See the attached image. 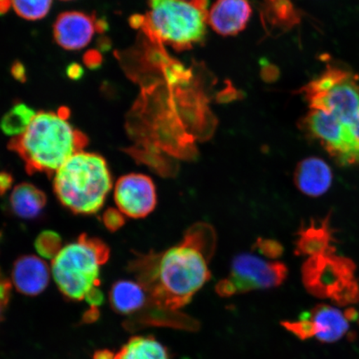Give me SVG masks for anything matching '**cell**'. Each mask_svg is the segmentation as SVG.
Returning a JSON list of instances; mask_svg holds the SVG:
<instances>
[{
	"label": "cell",
	"instance_id": "obj_1",
	"mask_svg": "<svg viewBox=\"0 0 359 359\" xmlns=\"http://www.w3.org/2000/svg\"><path fill=\"white\" fill-rule=\"evenodd\" d=\"M217 241L212 226L196 223L178 245L163 252L138 254L129 268L157 306L178 311L210 280L208 264Z\"/></svg>",
	"mask_w": 359,
	"mask_h": 359
},
{
	"label": "cell",
	"instance_id": "obj_2",
	"mask_svg": "<svg viewBox=\"0 0 359 359\" xmlns=\"http://www.w3.org/2000/svg\"><path fill=\"white\" fill-rule=\"evenodd\" d=\"M69 116L67 107L39 111L26 131L8 142V149L19 155L28 174L51 177L88 145L86 135L73 127Z\"/></svg>",
	"mask_w": 359,
	"mask_h": 359
},
{
	"label": "cell",
	"instance_id": "obj_3",
	"mask_svg": "<svg viewBox=\"0 0 359 359\" xmlns=\"http://www.w3.org/2000/svg\"><path fill=\"white\" fill-rule=\"evenodd\" d=\"M112 187L107 161L100 155L79 151L57 170L53 191L72 212L93 215L100 212Z\"/></svg>",
	"mask_w": 359,
	"mask_h": 359
},
{
	"label": "cell",
	"instance_id": "obj_4",
	"mask_svg": "<svg viewBox=\"0 0 359 359\" xmlns=\"http://www.w3.org/2000/svg\"><path fill=\"white\" fill-rule=\"evenodd\" d=\"M150 11L140 28L151 40L178 51L200 43L205 35L208 0H147Z\"/></svg>",
	"mask_w": 359,
	"mask_h": 359
},
{
	"label": "cell",
	"instance_id": "obj_5",
	"mask_svg": "<svg viewBox=\"0 0 359 359\" xmlns=\"http://www.w3.org/2000/svg\"><path fill=\"white\" fill-rule=\"evenodd\" d=\"M104 242L86 234L62 248L52 262L56 285L66 298L82 300L100 285V269L109 259Z\"/></svg>",
	"mask_w": 359,
	"mask_h": 359
},
{
	"label": "cell",
	"instance_id": "obj_6",
	"mask_svg": "<svg viewBox=\"0 0 359 359\" xmlns=\"http://www.w3.org/2000/svg\"><path fill=\"white\" fill-rule=\"evenodd\" d=\"M355 266L348 259L339 257L335 248L309 257L303 264L305 288L318 298L330 299L347 305L359 299V284L354 277Z\"/></svg>",
	"mask_w": 359,
	"mask_h": 359
},
{
	"label": "cell",
	"instance_id": "obj_7",
	"mask_svg": "<svg viewBox=\"0 0 359 359\" xmlns=\"http://www.w3.org/2000/svg\"><path fill=\"white\" fill-rule=\"evenodd\" d=\"M311 109L338 116L359 128L358 78L346 69L327 66L320 77L302 89Z\"/></svg>",
	"mask_w": 359,
	"mask_h": 359
},
{
	"label": "cell",
	"instance_id": "obj_8",
	"mask_svg": "<svg viewBox=\"0 0 359 359\" xmlns=\"http://www.w3.org/2000/svg\"><path fill=\"white\" fill-rule=\"evenodd\" d=\"M341 167L359 163V128L325 111L311 109L299 124Z\"/></svg>",
	"mask_w": 359,
	"mask_h": 359
},
{
	"label": "cell",
	"instance_id": "obj_9",
	"mask_svg": "<svg viewBox=\"0 0 359 359\" xmlns=\"http://www.w3.org/2000/svg\"><path fill=\"white\" fill-rule=\"evenodd\" d=\"M288 272L284 263L268 262L252 254H240L232 260L229 276L215 285V291L222 297H231L250 291L276 288L284 283Z\"/></svg>",
	"mask_w": 359,
	"mask_h": 359
},
{
	"label": "cell",
	"instance_id": "obj_10",
	"mask_svg": "<svg viewBox=\"0 0 359 359\" xmlns=\"http://www.w3.org/2000/svg\"><path fill=\"white\" fill-rule=\"evenodd\" d=\"M114 199L123 215L134 219L145 218L156 206L155 184L144 174L125 175L116 183Z\"/></svg>",
	"mask_w": 359,
	"mask_h": 359
},
{
	"label": "cell",
	"instance_id": "obj_11",
	"mask_svg": "<svg viewBox=\"0 0 359 359\" xmlns=\"http://www.w3.org/2000/svg\"><path fill=\"white\" fill-rule=\"evenodd\" d=\"M97 33V17L80 11H67L53 25V38L62 48L77 51L88 46Z\"/></svg>",
	"mask_w": 359,
	"mask_h": 359
},
{
	"label": "cell",
	"instance_id": "obj_12",
	"mask_svg": "<svg viewBox=\"0 0 359 359\" xmlns=\"http://www.w3.org/2000/svg\"><path fill=\"white\" fill-rule=\"evenodd\" d=\"M300 318L304 321L308 339L313 337L323 343L332 344L342 339L349 329L348 320L330 305L318 304Z\"/></svg>",
	"mask_w": 359,
	"mask_h": 359
},
{
	"label": "cell",
	"instance_id": "obj_13",
	"mask_svg": "<svg viewBox=\"0 0 359 359\" xmlns=\"http://www.w3.org/2000/svg\"><path fill=\"white\" fill-rule=\"evenodd\" d=\"M252 15L248 0H217L208 13V24L215 33L233 36L245 29Z\"/></svg>",
	"mask_w": 359,
	"mask_h": 359
},
{
	"label": "cell",
	"instance_id": "obj_14",
	"mask_svg": "<svg viewBox=\"0 0 359 359\" xmlns=\"http://www.w3.org/2000/svg\"><path fill=\"white\" fill-rule=\"evenodd\" d=\"M48 264L35 255H22L13 264L12 280L21 294L35 296L47 288L49 282Z\"/></svg>",
	"mask_w": 359,
	"mask_h": 359
},
{
	"label": "cell",
	"instance_id": "obj_15",
	"mask_svg": "<svg viewBox=\"0 0 359 359\" xmlns=\"http://www.w3.org/2000/svg\"><path fill=\"white\" fill-rule=\"evenodd\" d=\"M333 172L329 165L318 157L311 156L299 161L294 173V183L303 194L318 197L330 190Z\"/></svg>",
	"mask_w": 359,
	"mask_h": 359
},
{
	"label": "cell",
	"instance_id": "obj_16",
	"mask_svg": "<svg viewBox=\"0 0 359 359\" xmlns=\"http://www.w3.org/2000/svg\"><path fill=\"white\" fill-rule=\"evenodd\" d=\"M109 298L111 307L116 313L132 316L133 320L140 317L154 304L140 283L128 280L114 283Z\"/></svg>",
	"mask_w": 359,
	"mask_h": 359
},
{
	"label": "cell",
	"instance_id": "obj_17",
	"mask_svg": "<svg viewBox=\"0 0 359 359\" xmlns=\"http://www.w3.org/2000/svg\"><path fill=\"white\" fill-rule=\"evenodd\" d=\"M8 204L16 217L34 219L43 213L47 204V196L33 184L21 183L13 188Z\"/></svg>",
	"mask_w": 359,
	"mask_h": 359
},
{
	"label": "cell",
	"instance_id": "obj_18",
	"mask_svg": "<svg viewBox=\"0 0 359 359\" xmlns=\"http://www.w3.org/2000/svg\"><path fill=\"white\" fill-rule=\"evenodd\" d=\"M296 242V254L308 255L309 257L325 252L331 248L333 242V233L331 231L329 221L325 219L320 224L311 222L306 227H302L298 233Z\"/></svg>",
	"mask_w": 359,
	"mask_h": 359
},
{
	"label": "cell",
	"instance_id": "obj_19",
	"mask_svg": "<svg viewBox=\"0 0 359 359\" xmlns=\"http://www.w3.org/2000/svg\"><path fill=\"white\" fill-rule=\"evenodd\" d=\"M114 359H170L168 349L154 337L137 336L115 354Z\"/></svg>",
	"mask_w": 359,
	"mask_h": 359
},
{
	"label": "cell",
	"instance_id": "obj_20",
	"mask_svg": "<svg viewBox=\"0 0 359 359\" xmlns=\"http://www.w3.org/2000/svg\"><path fill=\"white\" fill-rule=\"evenodd\" d=\"M36 111L25 102H17L4 115L0 128L13 137L24 133L34 118Z\"/></svg>",
	"mask_w": 359,
	"mask_h": 359
},
{
	"label": "cell",
	"instance_id": "obj_21",
	"mask_svg": "<svg viewBox=\"0 0 359 359\" xmlns=\"http://www.w3.org/2000/svg\"><path fill=\"white\" fill-rule=\"evenodd\" d=\"M12 7L22 19L36 21L43 19L50 11L53 0H11Z\"/></svg>",
	"mask_w": 359,
	"mask_h": 359
},
{
	"label": "cell",
	"instance_id": "obj_22",
	"mask_svg": "<svg viewBox=\"0 0 359 359\" xmlns=\"http://www.w3.org/2000/svg\"><path fill=\"white\" fill-rule=\"evenodd\" d=\"M34 245L39 254L47 259H55L62 250L60 236L50 231L42 232L36 239Z\"/></svg>",
	"mask_w": 359,
	"mask_h": 359
},
{
	"label": "cell",
	"instance_id": "obj_23",
	"mask_svg": "<svg viewBox=\"0 0 359 359\" xmlns=\"http://www.w3.org/2000/svg\"><path fill=\"white\" fill-rule=\"evenodd\" d=\"M269 6L272 7L269 12L273 13L271 19L276 17V21L281 25H292L299 20L293 4L289 0H271Z\"/></svg>",
	"mask_w": 359,
	"mask_h": 359
},
{
	"label": "cell",
	"instance_id": "obj_24",
	"mask_svg": "<svg viewBox=\"0 0 359 359\" xmlns=\"http://www.w3.org/2000/svg\"><path fill=\"white\" fill-rule=\"evenodd\" d=\"M253 249L269 259L280 258L284 252V248L280 242L271 239H262V238H259L255 242Z\"/></svg>",
	"mask_w": 359,
	"mask_h": 359
},
{
	"label": "cell",
	"instance_id": "obj_25",
	"mask_svg": "<svg viewBox=\"0 0 359 359\" xmlns=\"http://www.w3.org/2000/svg\"><path fill=\"white\" fill-rule=\"evenodd\" d=\"M102 222L107 230L114 232L124 226L125 218L119 210L109 208L103 214Z\"/></svg>",
	"mask_w": 359,
	"mask_h": 359
},
{
	"label": "cell",
	"instance_id": "obj_26",
	"mask_svg": "<svg viewBox=\"0 0 359 359\" xmlns=\"http://www.w3.org/2000/svg\"><path fill=\"white\" fill-rule=\"evenodd\" d=\"M102 56L100 51L95 49H91L85 53L83 56L84 65L88 67L89 69L96 70L100 69L102 64Z\"/></svg>",
	"mask_w": 359,
	"mask_h": 359
},
{
	"label": "cell",
	"instance_id": "obj_27",
	"mask_svg": "<svg viewBox=\"0 0 359 359\" xmlns=\"http://www.w3.org/2000/svg\"><path fill=\"white\" fill-rule=\"evenodd\" d=\"M11 284L0 273V304L7 306L10 300Z\"/></svg>",
	"mask_w": 359,
	"mask_h": 359
},
{
	"label": "cell",
	"instance_id": "obj_28",
	"mask_svg": "<svg viewBox=\"0 0 359 359\" xmlns=\"http://www.w3.org/2000/svg\"><path fill=\"white\" fill-rule=\"evenodd\" d=\"M85 72L82 65L78 62H71L66 67L67 77L73 81H79L83 78Z\"/></svg>",
	"mask_w": 359,
	"mask_h": 359
},
{
	"label": "cell",
	"instance_id": "obj_29",
	"mask_svg": "<svg viewBox=\"0 0 359 359\" xmlns=\"http://www.w3.org/2000/svg\"><path fill=\"white\" fill-rule=\"evenodd\" d=\"M11 73L13 78L20 83H25L27 80V70L24 65L20 61L13 62L12 65Z\"/></svg>",
	"mask_w": 359,
	"mask_h": 359
},
{
	"label": "cell",
	"instance_id": "obj_30",
	"mask_svg": "<svg viewBox=\"0 0 359 359\" xmlns=\"http://www.w3.org/2000/svg\"><path fill=\"white\" fill-rule=\"evenodd\" d=\"M85 299L91 305L92 308H96L101 306L103 300H104V296H103L102 291L97 287V288H94L90 291L86 297H85Z\"/></svg>",
	"mask_w": 359,
	"mask_h": 359
},
{
	"label": "cell",
	"instance_id": "obj_31",
	"mask_svg": "<svg viewBox=\"0 0 359 359\" xmlns=\"http://www.w3.org/2000/svg\"><path fill=\"white\" fill-rule=\"evenodd\" d=\"M13 178L12 175L6 172H0V196L7 193L13 186Z\"/></svg>",
	"mask_w": 359,
	"mask_h": 359
},
{
	"label": "cell",
	"instance_id": "obj_32",
	"mask_svg": "<svg viewBox=\"0 0 359 359\" xmlns=\"http://www.w3.org/2000/svg\"><path fill=\"white\" fill-rule=\"evenodd\" d=\"M114 354L109 350H101L94 354L93 359H114Z\"/></svg>",
	"mask_w": 359,
	"mask_h": 359
},
{
	"label": "cell",
	"instance_id": "obj_33",
	"mask_svg": "<svg viewBox=\"0 0 359 359\" xmlns=\"http://www.w3.org/2000/svg\"><path fill=\"white\" fill-rule=\"evenodd\" d=\"M12 7L11 0H0V16L6 15Z\"/></svg>",
	"mask_w": 359,
	"mask_h": 359
},
{
	"label": "cell",
	"instance_id": "obj_34",
	"mask_svg": "<svg viewBox=\"0 0 359 359\" xmlns=\"http://www.w3.org/2000/svg\"><path fill=\"white\" fill-rule=\"evenodd\" d=\"M4 308H6V306H3V305L0 304V318H1Z\"/></svg>",
	"mask_w": 359,
	"mask_h": 359
},
{
	"label": "cell",
	"instance_id": "obj_35",
	"mask_svg": "<svg viewBox=\"0 0 359 359\" xmlns=\"http://www.w3.org/2000/svg\"><path fill=\"white\" fill-rule=\"evenodd\" d=\"M62 1H71V0H62Z\"/></svg>",
	"mask_w": 359,
	"mask_h": 359
},
{
	"label": "cell",
	"instance_id": "obj_36",
	"mask_svg": "<svg viewBox=\"0 0 359 359\" xmlns=\"http://www.w3.org/2000/svg\"><path fill=\"white\" fill-rule=\"evenodd\" d=\"M0 236H1V235H0Z\"/></svg>",
	"mask_w": 359,
	"mask_h": 359
}]
</instances>
